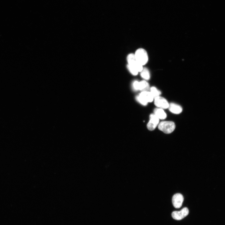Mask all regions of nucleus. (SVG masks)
Here are the masks:
<instances>
[{
	"mask_svg": "<svg viewBox=\"0 0 225 225\" xmlns=\"http://www.w3.org/2000/svg\"><path fill=\"white\" fill-rule=\"evenodd\" d=\"M134 54L137 61L142 65L143 66L147 63L148 58L145 50L142 48H139L136 50Z\"/></svg>",
	"mask_w": 225,
	"mask_h": 225,
	"instance_id": "1",
	"label": "nucleus"
},
{
	"mask_svg": "<svg viewBox=\"0 0 225 225\" xmlns=\"http://www.w3.org/2000/svg\"><path fill=\"white\" fill-rule=\"evenodd\" d=\"M159 129L166 134L172 132L175 129V125L171 121H163L160 122L158 125Z\"/></svg>",
	"mask_w": 225,
	"mask_h": 225,
	"instance_id": "2",
	"label": "nucleus"
},
{
	"mask_svg": "<svg viewBox=\"0 0 225 225\" xmlns=\"http://www.w3.org/2000/svg\"><path fill=\"white\" fill-rule=\"evenodd\" d=\"M136 99L141 104L146 105L148 102H152L154 98L150 92L145 91L142 92L136 97Z\"/></svg>",
	"mask_w": 225,
	"mask_h": 225,
	"instance_id": "3",
	"label": "nucleus"
},
{
	"mask_svg": "<svg viewBox=\"0 0 225 225\" xmlns=\"http://www.w3.org/2000/svg\"><path fill=\"white\" fill-rule=\"evenodd\" d=\"M128 64L135 69L138 72H140L143 69V65L139 63L136 60L134 54L130 53L127 58Z\"/></svg>",
	"mask_w": 225,
	"mask_h": 225,
	"instance_id": "4",
	"label": "nucleus"
},
{
	"mask_svg": "<svg viewBox=\"0 0 225 225\" xmlns=\"http://www.w3.org/2000/svg\"><path fill=\"white\" fill-rule=\"evenodd\" d=\"M188 213V209L186 207H185L180 211H175L172 212V216L174 219L179 220L187 216Z\"/></svg>",
	"mask_w": 225,
	"mask_h": 225,
	"instance_id": "5",
	"label": "nucleus"
},
{
	"mask_svg": "<svg viewBox=\"0 0 225 225\" xmlns=\"http://www.w3.org/2000/svg\"><path fill=\"white\" fill-rule=\"evenodd\" d=\"M159 121V119L154 114H150L149 120L147 125V128L150 131L154 130L158 125Z\"/></svg>",
	"mask_w": 225,
	"mask_h": 225,
	"instance_id": "6",
	"label": "nucleus"
},
{
	"mask_svg": "<svg viewBox=\"0 0 225 225\" xmlns=\"http://www.w3.org/2000/svg\"><path fill=\"white\" fill-rule=\"evenodd\" d=\"M154 103L157 107L162 109L168 108L169 104L165 98L160 96L154 98Z\"/></svg>",
	"mask_w": 225,
	"mask_h": 225,
	"instance_id": "7",
	"label": "nucleus"
},
{
	"mask_svg": "<svg viewBox=\"0 0 225 225\" xmlns=\"http://www.w3.org/2000/svg\"><path fill=\"white\" fill-rule=\"evenodd\" d=\"M184 200L182 195L180 193H177L173 195L172 201L173 206L176 208H179L182 205Z\"/></svg>",
	"mask_w": 225,
	"mask_h": 225,
	"instance_id": "8",
	"label": "nucleus"
},
{
	"mask_svg": "<svg viewBox=\"0 0 225 225\" xmlns=\"http://www.w3.org/2000/svg\"><path fill=\"white\" fill-rule=\"evenodd\" d=\"M168 108L171 112L175 114L181 113L182 110V107L180 106L173 103L169 104Z\"/></svg>",
	"mask_w": 225,
	"mask_h": 225,
	"instance_id": "9",
	"label": "nucleus"
},
{
	"mask_svg": "<svg viewBox=\"0 0 225 225\" xmlns=\"http://www.w3.org/2000/svg\"><path fill=\"white\" fill-rule=\"evenodd\" d=\"M154 114L159 119H164L167 117V114L162 109L158 108H155L153 111Z\"/></svg>",
	"mask_w": 225,
	"mask_h": 225,
	"instance_id": "10",
	"label": "nucleus"
},
{
	"mask_svg": "<svg viewBox=\"0 0 225 225\" xmlns=\"http://www.w3.org/2000/svg\"><path fill=\"white\" fill-rule=\"evenodd\" d=\"M149 85L145 80H142L139 82V90L142 91H148L149 89Z\"/></svg>",
	"mask_w": 225,
	"mask_h": 225,
	"instance_id": "11",
	"label": "nucleus"
},
{
	"mask_svg": "<svg viewBox=\"0 0 225 225\" xmlns=\"http://www.w3.org/2000/svg\"><path fill=\"white\" fill-rule=\"evenodd\" d=\"M141 77L145 80H148L150 78V74L148 70L146 68H143L140 72Z\"/></svg>",
	"mask_w": 225,
	"mask_h": 225,
	"instance_id": "12",
	"label": "nucleus"
},
{
	"mask_svg": "<svg viewBox=\"0 0 225 225\" xmlns=\"http://www.w3.org/2000/svg\"><path fill=\"white\" fill-rule=\"evenodd\" d=\"M150 92L154 98L159 96L161 93L160 91L154 87H152L150 88Z\"/></svg>",
	"mask_w": 225,
	"mask_h": 225,
	"instance_id": "13",
	"label": "nucleus"
},
{
	"mask_svg": "<svg viewBox=\"0 0 225 225\" xmlns=\"http://www.w3.org/2000/svg\"><path fill=\"white\" fill-rule=\"evenodd\" d=\"M127 68L130 72L132 75L135 76L138 74V72L134 68L131 67L128 64L127 65Z\"/></svg>",
	"mask_w": 225,
	"mask_h": 225,
	"instance_id": "14",
	"label": "nucleus"
},
{
	"mask_svg": "<svg viewBox=\"0 0 225 225\" xmlns=\"http://www.w3.org/2000/svg\"><path fill=\"white\" fill-rule=\"evenodd\" d=\"M139 82L137 81H135L132 83V87L134 89L136 90H139Z\"/></svg>",
	"mask_w": 225,
	"mask_h": 225,
	"instance_id": "15",
	"label": "nucleus"
}]
</instances>
